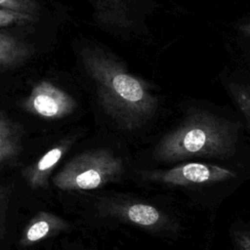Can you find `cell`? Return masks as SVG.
Here are the masks:
<instances>
[{"mask_svg": "<svg viewBox=\"0 0 250 250\" xmlns=\"http://www.w3.org/2000/svg\"><path fill=\"white\" fill-rule=\"evenodd\" d=\"M79 54L101 107L120 130L135 133L152 121L159 100L145 80L98 46L86 45Z\"/></svg>", "mask_w": 250, "mask_h": 250, "instance_id": "6da1fadb", "label": "cell"}, {"mask_svg": "<svg viewBox=\"0 0 250 250\" xmlns=\"http://www.w3.org/2000/svg\"><path fill=\"white\" fill-rule=\"evenodd\" d=\"M241 125L209 110L193 108L152 147L154 162L175 165L193 158L226 160L237 150Z\"/></svg>", "mask_w": 250, "mask_h": 250, "instance_id": "7a4b0ae2", "label": "cell"}, {"mask_svg": "<svg viewBox=\"0 0 250 250\" xmlns=\"http://www.w3.org/2000/svg\"><path fill=\"white\" fill-rule=\"evenodd\" d=\"M127 172V161L121 155L100 147L74 155L52 177V182L63 191H89L121 181Z\"/></svg>", "mask_w": 250, "mask_h": 250, "instance_id": "3957f363", "label": "cell"}, {"mask_svg": "<svg viewBox=\"0 0 250 250\" xmlns=\"http://www.w3.org/2000/svg\"><path fill=\"white\" fill-rule=\"evenodd\" d=\"M95 208L104 219L135 227L153 235L175 237L181 230L175 216L143 198L127 194L106 195L98 199Z\"/></svg>", "mask_w": 250, "mask_h": 250, "instance_id": "277c9868", "label": "cell"}, {"mask_svg": "<svg viewBox=\"0 0 250 250\" xmlns=\"http://www.w3.org/2000/svg\"><path fill=\"white\" fill-rule=\"evenodd\" d=\"M137 182L151 188H207L238 177L229 167L202 161H184L165 169H142L134 174Z\"/></svg>", "mask_w": 250, "mask_h": 250, "instance_id": "5b68a950", "label": "cell"}, {"mask_svg": "<svg viewBox=\"0 0 250 250\" xmlns=\"http://www.w3.org/2000/svg\"><path fill=\"white\" fill-rule=\"evenodd\" d=\"M21 106L32 115L56 120L70 115L76 109L77 103L62 88L50 81L42 80L34 85L22 101Z\"/></svg>", "mask_w": 250, "mask_h": 250, "instance_id": "8992f818", "label": "cell"}, {"mask_svg": "<svg viewBox=\"0 0 250 250\" xmlns=\"http://www.w3.org/2000/svg\"><path fill=\"white\" fill-rule=\"evenodd\" d=\"M73 142L74 138L72 137L61 140L34 163L26 166L22 170V177L27 185L32 188H45L53 171L70 149Z\"/></svg>", "mask_w": 250, "mask_h": 250, "instance_id": "52a82bcc", "label": "cell"}, {"mask_svg": "<svg viewBox=\"0 0 250 250\" xmlns=\"http://www.w3.org/2000/svg\"><path fill=\"white\" fill-rule=\"evenodd\" d=\"M71 224L58 215L39 211L28 221L20 236V245L23 248L34 245L44 239L58 235L70 229Z\"/></svg>", "mask_w": 250, "mask_h": 250, "instance_id": "ba28073f", "label": "cell"}, {"mask_svg": "<svg viewBox=\"0 0 250 250\" xmlns=\"http://www.w3.org/2000/svg\"><path fill=\"white\" fill-rule=\"evenodd\" d=\"M33 53V48L26 42L9 33L0 32V69L21 65Z\"/></svg>", "mask_w": 250, "mask_h": 250, "instance_id": "9c48e42d", "label": "cell"}, {"mask_svg": "<svg viewBox=\"0 0 250 250\" xmlns=\"http://www.w3.org/2000/svg\"><path fill=\"white\" fill-rule=\"evenodd\" d=\"M21 126L0 111V168L14 160L21 147Z\"/></svg>", "mask_w": 250, "mask_h": 250, "instance_id": "30bf717a", "label": "cell"}, {"mask_svg": "<svg viewBox=\"0 0 250 250\" xmlns=\"http://www.w3.org/2000/svg\"><path fill=\"white\" fill-rule=\"evenodd\" d=\"M229 91L250 132V88L244 85L230 83L229 85Z\"/></svg>", "mask_w": 250, "mask_h": 250, "instance_id": "8fae6325", "label": "cell"}, {"mask_svg": "<svg viewBox=\"0 0 250 250\" xmlns=\"http://www.w3.org/2000/svg\"><path fill=\"white\" fill-rule=\"evenodd\" d=\"M37 19V16L0 7V27L29 24L35 22Z\"/></svg>", "mask_w": 250, "mask_h": 250, "instance_id": "7c38bea8", "label": "cell"}, {"mask_svg": "<svg viewBox=\"0 0 250 250\" xmlns=\"http://www.w3.org/2000/svg\"><path fill=\"white\" fill-rule=\"evenodd\" d=\"M230 236L235 250H250V223L235 224Z\"/></svg>", "mask_w": 250, "mask_h": 250, "instance_id": "4fadbf2b", "label": "cell"}, {"mask_svg": "<svg viewBox=\"0 0 250 250\" xmlns=\"http://www.w3.org/2000/svg\"><path fill=\"white\" fill-rule=\"evenodd\" d=\"M0 7L38 16L41 5L37 0H0Z\"/></svg>", "mask_w": 250, "mask_h": 250, "instance_id": "5bb4252c", "label": "cell"}, {"mask_svg": "<svg viewBox=\"0 0 250 250\" xmlns=\"http://www.w3.org/2000/svg\"><path fill=\"white\" fill-rule=\"evenodd\" d=\"M239 29H240L243 33H245V34H247L248 36H250V22H246V23L240 24V25H239Z\"/></svg>", "mask_w": 250, "mask_h": 250, "instance_id": "9a60e30c", "label": "cell"}, {"mask_svg": "<svg viewBox=\"0 0 250 250\" xmlns=\"http://www.w3.org/2000/svg\"><path fill=\"white\" fill-rule=\"evenodd\" d=\"M4 199H5V191H4L3 188H1V187H0V215H1V211H2V208H3Z\"/></svg>", "mask_w": 250, "mask_h": 250, "instance_id": "2e32d148", "label": "cell"}]
</instances>
